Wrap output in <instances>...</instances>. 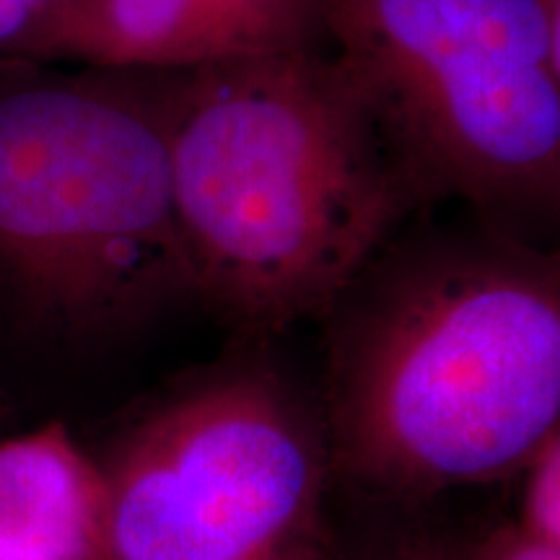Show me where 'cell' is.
<instances>
[{
    "label": "cell",
    "mask_w": 560,
    "mask_h": 560,
    "mask_svg": "<svg viewBox=\"0 0 560 560\" xmlns=\"http://www.w3.org/2000/svg\"><path fill=\"white\" fill-rule=\"evenodd\" d=\"M195 296L255 330L327 314L420 198L332 50L166 73Z\"/></svg>",
    "instance_id": "obj_1"
},
{
    "label": "cell",
    "mask_w": 560,
    "mask_h": 560,
    "mask_svg": "<svg viewBox=\"0 0 560 560\" xmlns=\"http://www.w3.org/2000/svg\"><path fill=\"white\" fill-rule=\"evenodd\" d=\"M332 420L340 465L392 493L527 470L560 423L556 257L509 240L397 257L340 325Z\"/></svg>",
    "instance_id": "obj_2"
},
{
    "label": "cell",
    "mask_w": 560,
    "mask_h": 560,
    "mask_svg": "<svg viewBox=\"0 0 560 560\" xmlns=\"http://www.w3.org/2000/svg\"><path fill=\"white\" fill-rule=\"evenodd\" d=\"M16 60L0 73V278L96 335L195 296L172 198L166 73Z\"/></svg>",
    "instance_id": "obj_3"
},
{
    "label": "cell",
    "mask_w": 560,
    "mask_h": 560,
    "mask_svg": "<svg viewBox=\"0 0 560 560\" xmlns=\"http://www.w3.org/2000/svg\"><path fill=\"white\" fill-rule=\"evenodd\" d=\"M420 202L537 213L560 190V0H319Z\"/></svg>",
    "instance_id": "obj_4"
},
{
    "label": "cell",
    "mask_w": 560,
    "mask_h": 560,
    "mask_svg": "<svg viewBox=\"0 0 560 560\" xmlns=\"http://www.w3.org/2000/svg\"><path fill=\"white\" fill-rule=\"evenodd\" d=\"M104 475V560H319V441L260 371L161 408Z\"/></svg>",
    "instance_id": "obj_5"
},
{
    "label": "cell",
    "mask_w": 560,
    "mask_h": 560,
    "mask_svg": "<svg viewBox=\"0 0 560 560\" xmlns=\"http://www.w3.org/2000/svg\"><path fill=\"white\" fill-rule=\"evenodd\" d=\"M330 50L319 0H58L13 58L185 73Z\"/></svg>",
    "instance_id": "obj_6"
},
{
    "label": "cell",
    "mask_w": 560,
    "mask_h": 560,
    "mask_svg": "<svg viewBox=\"0 0 560 560\" xmlns=\"http://www.w3.org/2000/svg\"><path fill=\"white\" fill-rule=\"evenodd\" d=\"M104 475L60 425L0 441V560H104Z\"/></svg>",
    "instance_id": "obj_7"
},
{
    "label": "cell",
    "mask_w": 560,
    "mask_h": 560,
    "mask_svg": "<svg viewBox=\"0 0 560 560\" xmlns=\"http://www.w3.org/2000/svg\"><path fill=\"white\" fill-rule=\"evenodd\" d=\"M522 529L550 545H560V439L552 436L527 465Z\"/></svg>",
    "instance_id": "obj_8"
},
{
    "label": "cell",
    "mask_w": 560,
    "mask_h": 560,
    "mask_svg": "<svg viewBox=\"0 0 560 560\" xmlns=\"http://www.w3.org/2000/svg\"><path fill=\"white\" fill-rule=\"evenodd\" d=\"M465 560H560V545L545 542L516 524L493 532Z\"/></svg>",
    "instance_id": "obj_9"
},
{
    "label": "cell",
    "mask_w": 560,
    "mask_h": 560,
    "mask_svg": "<svg viewBox=\"0 0 560 560\" xmlns=\"http://www.w3.org/2000/svg\"><path fill=\"white\" fill-rule=\"evenodd\" d=\"M374 560H465L459 558L457 552H452L450 548L439 542H429V540H408L395 545V548L384 550L382 556H376Z\"/></svg>",
    "instance_id": "obj_10"
},
{
    "label": "cell",
    "mask_w": 560,
    "mask_h": 560,
    "mask_svg": "<svg viewBox=\"0 0 560 560\" xmlns=\"http://www.w3.org/2000/svg\"><path fill=\"white\" fill-rule=\"evenodd\" d=\"M26 32H30V26L21 19V13L9 0H0V58H13Z\"/></svg>",
    "instance_id": "obj_11"
}]
</instances>
